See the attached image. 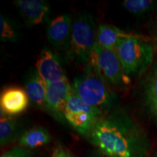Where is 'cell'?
<instances>
[{
    "mask_svg": "<svg viewBox=\"0 0 157 157\" xmlns=\"http://www.w3.org/2000/svg\"><path fill=\"white\" fill-rule=\"evenodd\" d=\"M52 140L48 129L44 127H35L25 131L19 138V146L32 149L48 144Z\"/></svg>",
    "mask_w": 157,
    "mask_h": 157,
    "instance_id": "9a60e30c",
    "label": "cell"
},
{
    "mask_svg": "<svg viewBox=\"0 0 157 157\" xmlns=\"http://www.w3.org/2000/svg\"><path fill=\"white\" fill-rule=\"evenodd\" d=\"M29 103L25 90L16 87H8L2 91L0 97L1 114L15 117L28 108Z\"/></svg>",
    "mask_w": 157,
    "mask_h": 157,
    "instance_id": "30bf717a",
    "label": "cell"
},
{
    "mask_svg": "<svg viewBox=\"0 0 157 157\" xmlns=\"http://www.w3.org/2000/svg\"><path fill=\"white\" fill-rule=\"evenodd\" d=\"M97 44V30L91 15L82 14L72 23L68 55L72 60L87 63Z\"/></svg>",
    "mask_w": 157,
    "mask_h": 157,
    "instance_id": "5b68a950",
    "label": "cell"
},
{
    "mask_svg": "<svg viewBox=\"0 0 157 157\" xmlns=\"http://www.w3.org/2000/svg\"><path fill=\"white\" fill-rule=\"evenodd\" d=\"M87 72L99 76L110 86H119L129 82L115 50L96 44L87 63Z\"/></svg>",
    "mask_w": 157,
    "mask_h": 157,
    "instance_id": "277c9868",
    "label": "cell"
},
{
    "mask_svg": "<svg viewBox=\"0 0 157 157\" xmlns=\"http://www.w3.org/2000/svg\"><path fill=\"white\" fill-rule=\"evenodd\" d=\"M87 138L109 157H146L150 148L143 129L121 109L102 116Z\"/></svg>",
    "mask_w": 157,
    "mask_h": 157,
    "instance_id": "6da1fadb",
    "label": "cell"
},
{
    "mask_svg": "<svg viewBox=\"0 0 157 157\" xmlns=\"http://www.w3.org/2000/svg\"><path fill=\"white\" fill-rule=\"evenodd\" d=\"M122 5L129 13L133 14H143L151 8L154 2L151 0H125Z\"/></svg>",
    "mask_w": 157,
    "mask_h": 157,
    "instance_id": "ac0fdd59",
    "label": "cell"
},
{
    "mask_svg": "<svg viewBox=\"0 0 157 157\" xmlns=\"http://www.w3.org/2000/svg\"><path fill=\"white\" fill-rule=\"evenodd\" d=\"M73 92L67 77L48 84L45 109L58 120H64V111Z\"/></svg>",
    "mask_w": 157,
    "mask_h": 157,
    "instance_id": "52a82bcc",
    "label": "cell"
},
{
    "mask_svg": "<svg viewBox=\"0 0 157 157\" xmlns=\"http://www.w3.org/2000/svg\"><path fill=\"white\" fill-rule=\"evenodd\" d=\"M104 114L87 105L74 93L71 94L64 111V118L78 134L88 137L95 124Z\"/></svg>",
    "mask_w": 157,
    "mask_h": 157,
    "instance_id": "8992f818",
    "label": "cell"
},
{
    "mask_svg": "<svg viewBox=\"0 0 157 157\" xmlns=\"http://www.w3.org/2000/svg\"><path fill=\"white\" fill-rule=\"evenodd\" d=\"M74 93L82 101L104 114L112 111L117 96L111 86L99 76L91 73L76 77L72 84Z\"/></svg>",
    "mask_w": 157,
    "mask_h": 157,
    "instance_id": "3957f363",
    "label": "cell"
},
{
    "mask_svg": "<svg viewBox=\"0 0 157 157\" xmlns=\"http://www.w3.org/2000/svg\"><path fill=\"white\" fill-rule=\"evenodd\" d=\"M89 157H103L100 152H95L92 154Z\"/></svg>",
    "mask_w": 157,
    "mask_h": 157,
    "instance_id": "44dd1931",
    "label": "cell"
},
{
    "mask_svg": "<svg viewBox=\"0 0 157 157\" xmlns=\"http://www.w3.org/2000/svg\"><path fill=\"white\" fill-rule=\"evenodd\" d=\"M36 70L47 84L66 78L58 57L52 51H41L36 63Z\"/></svg>",
    "mask_w": 157,
    "mask_h": 157,
    "instance_id": "ba28073f",
    "label": "cell"
},
{
    "mask_svg": "<svg viewBox=\"0 0 157 157\" xmlns=\"http://www.w3.org/2000/svg\"><path fill=\"white\" fill-rule=\"evenodd\" d=\"M52 157H73L71 153L68 151L66 148L63 146L58 145L55 148L53 153H52Z\"/></svg>",
    "mask_w": 157,
    "mask_h": 157,
    "instance_id": "ffe728a7",
    "label": "cell"
},
{
    "mask_svg": "<svg viewBox=\"0 0 157 157\" xmlns=\"http://www.w3.org/2000/svg\"><path fill=\"white\" fill-rule=\"evenodd\" d=\"M140 35L125 32L112 25L102 24L97 29V44L104 48L114 50L121 39L137 37Z\"/></svg>",
    "mask_w": 157,
    "mask_h": 157,
    "instance_id": "7c38bea8",
    "label": "cell"
},
{
    "mask_svg": "<svg viewBox=\"0 0 157 157\" xmlns=\"http://www.w3.org/2000/svg\"><path fill=\"white\" fill-rule=\"evenodd\" d=\"M21 121L15 117L1 114L0 119V144H10L23 134Z\"/></svg>",
    "mask_w": 157,
    "mask_h": 157,
    "instance_id": "5bb4252c",
    "label": "cell"
},
{
    "mask_svg": "<svg viewBox=\"0 0 157 157\" xmlns=\"http://www.w3.org/2000/svg\"><path fill=\"white\" fill-rule=\"evenodd\" d=\"M155 157H157V154H156V156H155Z\"/></svg>",
    "mask_w": 157,
    "mask_h": 157,
    "instance_id": "7402d4cb",
    "label": "cell"
},
{
    "mask_svg": "<svg viewBox=\"0 0 157 157\" xmlns=\"http://www.w3.org/2000/svg\"><path fill=\"white\" fill-rule=\"evenodd\" d=\"M155 39L140 36L121 39L115 48L121 66L127 76H138L152 63L156 47Z\"/></svg>",
    "mask_w": 157,
    "mask_h": 157,
    "instance_id": "7a4b0ae2",
    "label": "cell"
},
{
    "mask_svg": "<svg viewBox=\"0 0 157 157\" xmlns=\"http://www.w3.org/2000/svg\"><path fill=\"white\" fill-rule=\"evenodd\" d=\"M18 33L14 23L8 18L0 15V38L3 42H15Z\"/></svg>",
    "mask_w": 157,
    "mask_h": 157,
    "instance_id": "e0dca14e",
    "label": "cell"
},
{
    "mask_svg": "<svg viewBox=\"0 0 157 157\" xmlns=\"http://www.w3.org/2000/svg\"><path fill=\"white\" fill-rule=\"evenodd\" d=\"M15 5L29 25H39L48 18L50 5L43 0H18Z\"/></svg>",
    "mask_w": 157,
    "mask_h": 157,
    "instance_id": "8fae6325",
    "label": "cell"
},
{
    "mask_svg": "<svg viewBox=\"0 0 157 157\" xmlns=\"http://www.w3.org/2000/svg\"><path fill=\"white\" fill-rule=\"evenodd\" d=\"M145 95L149 111L157 121V66L147 80Z\"/></svg>",
    "mask_w": 157,
    "mask_h": 157,
    "instance_id": "2e32d148",
    "label": "cell"
},
{
    "mask_svg": "<svg viewBox=\"0 0 157 157\" xmlns=\"http://www.w3.org/2000/svg\"><path fill=\"white\" fill-rule=\"evenodd\" d=\"M72 21L70 15H59L50 23L48 28V41L57 49L68 50L72 29Z\"/></svg>",
    "mask_w": 157,
    "mask_h": 157,
    "instance_id": "9c48e42d",
    "label": "cell"
},
{
    "mask_svg": "<svg viewBox=\"0 0 157 157\" xmlns=\"http://www.w3.org/2000/svg\"><path fill=\"white\" fill-rule=\"evenodd\" d=\"M1 157H35V155L31 149L18 146L4 153Z\"/></svg>",
    "mask_w": 157,
    "mask_h": 157,
    "instance_id": "d6986e66",
    "label": "cell"
},
{
    "mask_svg": "<svg viewBox=\"0 0 157 157\" xmlns=\"http://www.w3.org/2000/svg\"><path fill=\"white\" fill-rule=\"evenodd\" d=\"M48 84L39 75L35 70L26 82L25 92L28 95L29 101L35 105L45 109L46 105Z\"/></svg>",
    "mask_w": 157,
    "mask_h": 157,
    "instance_id": "4fadbf2b",
    "label": "cell"
}]
</instances>
